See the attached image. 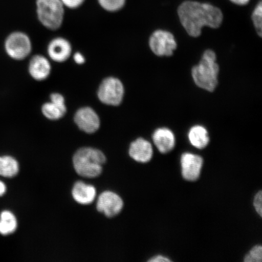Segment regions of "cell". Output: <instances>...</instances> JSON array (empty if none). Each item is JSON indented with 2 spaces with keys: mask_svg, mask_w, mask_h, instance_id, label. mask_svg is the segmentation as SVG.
<instances>
[{
  "mask_svg": "<svg viewBox=\"0 0 262 262\" xmlns=\"http://www.w3.org/2000/svg\"><path fill=\"white\" fill-rule=\"evenodd\" d=\"M126 0H98L100 6L106 11L116 12L122 9Z\"/></svg>",
  "mask_w": 262,
  "mask_h": 262,
  "instance_id": "20",
  "label": "cell"
},
{
  "mask_svg": "<svg viewBox=\"0 0 262 262\" xmlns=\"http://www.w3.org/2000/svg\"><path fill=\"white\" fill-rule=\"evenodd\" d=\"M74 122L83 132L88 134L96 133L100 126L99 116L93 108H80L74 116Z\"/></svg>",
  "mask_w": 262,
  "mask_h": 262,
  "instance_id": "8",
  "label": "cell"
},
{
  "mask_svg": "<svg viewBox=\"0 0 262 262\" xmlns=\"http://www.w3.org/2000/svg\"><path fill=\"white\" fill-rule=\"evenodd\" d=\"M106 157L100 150L83 147L75 154L73 163L75 171L84 178H93L102 172V165Z\"/></svg>",
  "mask_w": 262,
  "mask_h": 262,
  "instance_id": "3",
  "label": "cell"
},
{
  "mask_svg": "<svg viewBox=\"0 0 262 262\" xmlns=\"http://www.w3.org/2000/svg\"><path fill=\"white\" fill-rule=\"evenodd\" d=\"M5 49L10 57L21 60L29 56L32 51V42L27 34L22 32L11 33L6 38Z\"/></svg>",
  "mask_w": 262,
  "mask_h": 262,
  "instance_id": "6",
  "label": "cell"
},
{
  "mask_svg": "<svg viewBox=\"0 0 262 262\" xmlns=\"http://www.w3.org/2000/svg\"><path fill=\"white\" fill-rule=\"evenodd\" d=\"M123 202L119 195L111 191H105L98 198L97 208L107 217H112L122 211Z\"/></svg>",
  "mask_w": 262,
  "mask_h": 262,
  "instance_id": "9",
  "label": "cell"
},
{
  "mask_svg": "<svg viewBox=\"0 0 262 262\" xmlns=\"http://www.w3.org/2000/svg\"><path fill=\"white\" fill-rule=\"evenodd\" d=\"M37 12L39 21L45 27L56 30L63 24L64 5L61 0H37Z\"/></svg>",
  "mask_w": 262,
  "mask_h": 262,
  "instance_id": "4",
  "label": "cell"
},
{
  "mask_svg": "<svg viewBox=\"0 0 262 262\" xmlns=\"http://www.w3.org/2000/svg\"><path fill=\"white\" fill-rule=\"evenodd\" d=\"M244 261L245 262H261V246L257 245L252 248V250L249 252V253L247 255H246Z\"/></svg>",
  "mask_w": 262,
  "mask_h": 262,
  "instance_id": "22",
  "label": "cell"
},
{
  "mask_svg": "<svg viewBox=\"0 0 262 262\" xmlns=\"http://www.w3.org/2000/svg\"><path fill=\"white\" fill-rule=\"evenodd\" d=\"M261 16H262V4L261 2H260L258 3L256 7L255 8L253 12V15H252V18H253V24L254 27L256 29L257 34L261 37L262 34V22H261Z\"/></svg>",
  "mask_w": 262,
  "mask_h": 262,
  "instance_id": "21",
  "label": "cell"
},
{
  "mask_svg": "<svg viewBox=\"0 0 262 262\" xmlns=\"http://www.w3.org/2000/svg\"><path fill=\"white\" fill-rule=\"evenodd\" d=\"M204 160L201 156L184 153L181 157L182 173L188 181H195L201 175Z\"/></svg>",
  "mask_w": 262,
  "mask_h": 262,
  "instance_id": "10",
  "label": "cell"
},
{
  "mask_svg": "<svg viewBox=\"0 0 262 262\" xmlns=\"http://www.w3.org/2000/svg\"><path fill=\"white\" fill-rule=\"evenodd\" d=\"M84 1V0H61L64 6L71 9L79 7Z\"/></svg>",
  "mask_w": 262,
  "mask_h": 262,
  "instance_id": "24",
  "label": "cell"
},
{
  "mask_svg": "<svg viewBox=\"0 0 262 262\" xmlns=\"http://www.w3.org/2000/svg\"><path fill=\"white\" fill-rule=\"evenodd\" d=\"M178 15L183 27L193 37L201 35L205 26L218 28L223 21L221 10L208 3L185 2L179 6Z\"/></svg>",
  "mask_w": 262,
  "mask_h": 262,
  "instance_id": "1",
  "label": "cell"
},
{
  "mask_svg": "<svg viewBox=\"0 0 262 262\" xmlns=\"http://www.w3.org/2000/svg\"><path fill=\"white\" fill-rule=\"evenodd\" d=\"M50 99V102L46 103L42 106V114L51 120L60 119L67 111L64 97L60 94L53 93L51 95Z\"/></svg>",
  "mask_w": 262,
  "mask_h": 262,
  "instance_id": "12",
  "label": "cell"
},
{
  "mask_svg": "<svg viewBox=\"0 0 262 262\" xmlns=\"http://www.w3.org/2000/svg\"><path fill=\"white\" fill-rule=\"evenodd\" d=\"M17 227L15 215L11 212L5 211L0 215V234L6 235L13 233Z\"/></svg>",
  "mask_w": 262,
  "mask_h": 262,
  "instance_id": "19",
  "label": "cell"
},
{
  "mask_svg": "<svg viewBox=\"0 0 262 262\" xmlns=\"http://www.w3.org/2000/svg\"><path fill=\"white\" fill-rule=\"evenodd\" d=\"M19 171L18 163L11 156L0 157V176L13 178Z\"/></svg>",
  "mask_w": 262,
  "mask_h": 262,
  "instance_id": "18",
  "label": "cell"
},
{
  "mask_svg": "<svg viewBox=\"0 0 262 262\" xmlns=\"http://www.w3.org/2000/svg\"><path fill=\"white\" fill-rule=\"evenodd\" d=\"M155 145L160 152L168 153L174 147L176 139L174 134L166 127H162L155 130L152 136Z\"/></svg>",
  "mask_w": 262,
  "mask_h": 262,
  "instance_id": "15",
  "label": "cell"
},
{
  "mask_svg": "<svg viewBox=\"0 0 262 262\" xmlns=\"http://www.w3.org/2000/svg\"><path fill=\"white\" fill-rule=\"evenodd\" d=\"M190 143L198 149H204L208 145L209 137L204 126L196 125L191 127L188 134Z\"/></svg>",
  "mask_w": 262,
  "mask_h": 262,
  "instance_id": "17",
  "label": "cell"
},
{
  "mask_svg": "<svg viewBox=\"0 0 262 262\" xmlns=\"http://www.w3.org/2000/svg\"><path fill=\"white\" fill-rule=\"evenodd\" d=\"M131 158L140 163H146L152 159L153 150L148 141L139 138L134 141L129 147Z\"/></svg>",
  "mask_w": 262,
  "mask_h": 262,
  "instance_id": "14",
  "label": "cell"
},
{
  "mask_svg": "<svg viewBox=\"0 0 262 262\" xmlns=\"http://www.w3.org/2000/svg\"><path fill=\"white\" fill-rule=\"evenodd\" d=\"M149 47L157 56H171L177 48V42L173 35L169 32L157 30L150 36Z\"/></svg>",
  "mask_w": 262,
  "mask_h": 262,
  "instance_id": "7",
  "label": "cell"
},
{
  "mask_svg": "<svg viewBox=\"0 0 262 262\" xmlns=\"http://www.w3.org/2000/svg\"><path fill=\"white\" fill-rule=\"evenodd\" d=\"M29 73L34 80L47 79L51 74V65L48 59L41 55L33 57L29 64Z\"/></svg>",
  "mask_w": 262,
  "mask_h": 262,
  "instance_id": "13",
  "label": "cell"
},
{
  "mask_svg": "<svg viewBox=\"0 0 262 262\" xmlns=\"http://www.w3.org/2000/svg\"><path fill=\"white\" fill-rule=\"evenodd\" d=\"M219 67L216 55L212 50H206L198 65L192 70V77L199 88L207 91H214L218 84Z\"/></svg>",
  "mask_w": 262,
  "mask_h": 262,
  "instance_id": "2",
  "label": "cell"
},
{
  "mask_svg": "<svg viewBox=\"0 0 262 262\" xmlns=\"http://www.w3.org/2000/svg\"><path fill=\"white\" fill-rule=\"evenodd\" d=\"M48 54L52 60L57 63H63L71 57V45L66 38H54L48 45Z\"/></svg>",
  "mask_w": 262,
  "mask_h": 262,
  "instance_id": "11",
  "label": "cell"
},
{
  "mask_svg": "<svg viewBox=\"0 0 262 262\" xmlns=\"http://www.w3.org/2000/svg\"><path fill=\"white\" fill-rule=\"evenodd\" d=\"M230 1L235 5L242 6L247 5L250 0H230Z\"/></svg>",
  "mask_w": 262,
  "mask_h": 262,
  "instance_id": "27",
  "label": "cell"
},
{
  "mask_svg": "<svg viewBox=\"0 0 262 262\" xmlns=\"http://www.w3.org/2000/svg\"><path fill=\"white\" fill-rule=\"evenodd\" d=\"M150 262H167L171 261L169 258L166 257L162 256V255H157L156 257H154L149 260Z\"/></svg>",
  "mask_w": 262,
  "mask_h": 262,
  "instance_id": "26",
  "label": "cell"
},
{
  "mask_svg": "<svg viewBox=\"0 0 262 262\" xmlns=\"http://www.w3.org/2000/svg\"><path fill=\"white\" fill-rule=\"evenodd\" d=\"M74 60L78 64H83L85 62V58L80 52H76L74 55Z\"/></svg>",
  "mask_w": 262,
  "mask_h": 262,
  "instance_id": "25",
  "label": "cell"
},
{
  "mask_svg": "<svg viewBox=\"0 0 262 262\" xmlns=\"http://www.w3.org/2000/svg\"><path fill=\"white\" fill-rule=\"evenodd\" d=\"M262 192L261 191L258 192L256 195H255L254 200V206L258 214L261 217L262 216Z\"/></svg>",
  "mask_w": 262,
  "mask_h": 262,
  "instance_id": "23",
  "label": "cell"
},
{
  "mask_svg": "<svg viewBox=\"0 0 262 262\" xmlns=\"http://www.w3.org/2000/svg\"><path fill=\"white\" fill-rule=\"evenodd\" d=\"M124 94L122 82L116 77H107L101 82L97 95L101 103L116 106L122 103Z\"/></svg>",
  "mask_w": 262,
  "mask_h": 262,
  "instance_id": "5",
  "label": "cell"
},
{
  "mask_svg": "<svg viewBox=\"0 0 262 262\" xmlns=\"http://www.w3.org/2000/svg\"><path fill=\"white\" fill-rule=\"evenodd\" d=\"M6 191V187L4 183L0 181V196L5 194Z\"/></svg>",
  "mask_w": 262,
  "mask_h": 262,
  "instance_id": "28",
  "label": "cell"
},
{
  "mask_svg": "<svg viewBox=\"0 0 262 262\" xmlns=\"http://www.w3.org/2000/svg\"><path fill=\"white\" fill-rule=\"evenodd\" d=\"M73 196L75 201L80 204H90L96 198V190L93 186L78 182L74 186Z\"/></svg>",
  "mask_w": 262,
  "mask_h": 262,
  "instance_id": "16",
  "label": "cell"
}]
</instances>
